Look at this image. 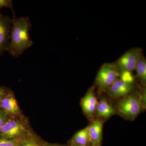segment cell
I'll return each instance as SVG.
<instances>
[{"label":"cell","mask_w":146,"mask_h":146,"mask_svg":"<svg viewBox=\"0 0 146 146\" xmlns=\"http://www.w3.org/2000/svg\"><path fill=\"white\" fill-rule=\"evenodd\" d=\"M9 119V117L5 112L0 110V129L8 121Z\"/></svg>","instance_id":"cell-19"},{"label":"cell","mask_w":146,"mask_h":146,"mask_svg":"<svg viewBox=\"0 0 146 146\" xmlns=\"http://www.w3.org/2000/svg\"><path fill=\"white\" fill-rule=\"evenodd\" d=\"M119 77V73L115 63H105L98 72L96 82L102 90H107Z\"/></svg>","instance_id":"cell-4"},{"label":"cell","mask_w":146,"mask_h":146,"mask_svg":"<svg viewBox=\"0 0 146 146\" xmlns=\"http://www.w3.org/2000/svg\"></svg>","instance_id":"cell-23"},{"label":"cell","mask_w":146,"mask_h":146,"mask_svg":"<svg viewBox=\"0 0 146 146\" xmlns=\"http://www.w3.org/2000/svg\"><path fill=\"white\" fill-rule=\"evenodd\" d=\"M137 77L141 84L145 86L146 84V59L143 54L141 56L140 60L135 69Z\"/></svg>","instance_id":"cell-14"},{"label":"cell","mask_w":146,"mask_h":146,"mask_svg":"<svg viewBox=\"0 0 146 146\" xmlns=\"http://www.w3.org/2000/svg\"><path fill=\"white\" fill-rule=\"evenodd\" d=\"M98 103L94 89H89L81 102L82 110L88 117L92 118L96 114Z\"/></svg>","instance_id":"cell-9"},{"label":"cell","mask_w":146,"mask_h":146,"mask_svg":"<svg viewBox=\"0 0 146 146\" xmlns=\"http://www.w3.org/2000/svg\"><path fill=\"white\" fill-rule=\"evenodd\" d=\"M68 146H91L89 127L77 131L68 142Z\"/></svg>","instance_id":"cell-11"},{"label":"cell","mask_w":146,"mask_h":146,"mask_svg":"<svg viewBox=\"0 0 146 146\" xmlns=\"http://www.w3.org/2000/svg\"><path fill=\"white\" fill-rule=\"evenodd\" d=\"M43 146H64L63 145H59L58 144L50 143L48 142L44 141L43 143Z\"/></svg>","instance_id":"cell-21"},{"label":"cell","mask_w":146,"mask_h":146,"mask_svg":"<svg viewBox=\"0 0 146 146\" xmlns=\"http://www.w3.org/2000/svg\"><path fill=\"white\" fill-rule=\"evenodd\" d=\"M116 112V109L107 100L102 99L98 102L96 111L98 117L106 119L115 115Z\"/></svg>","instance_id":"cell-12"},{"label":"cell","mask_w":146,"mask_h":146,"mask_svg":"<svg viewBox=\"0 0 146 146\" xmlns=\"http://www.w3.org/2000/svg\"><path fill=\"white\" fill-rule=\"evenodd\" d=\"M103 123L102 120L98 119L94 120L89 126L91 146L101 145Z\"/></svg>","instance_id":"cell-10"},{"label":"cell","mask_w":146,"mask_h":146,"mask_svg":"<svg viewBox=\"0 0 146 146\" xmlns=\"http://www.w3.org/2000/svg\"><path fill=\"white\" fill-rule=\"evenodd\" d=\"M0 110L5 112L9 118H18L24 115L11 91L3 100L0 104Z\"/></svg>","instance_id":"cell-6"},{"label":"cell","mask_w":146,"mask_h":146,"mask_svg":"<svg viewBox=\"0 0 146 146\" xmlns=\"http://www.w3.org/2000/svg\"><path fill=\"white\" fill-rule=\"evenodd\" d=\"M119 73V78L123 81L127 83L132 84L134 83V77L131 72L127 71H123Z\"/></svg>","instance_id":"cell-15"},{"label":"cell","mask_w":146,"mask_h":146,"mask_svg":"<svg viewBox=\"0 0 146 146\" xmlns=\"http://www.w3.org/2000/svg\"><path fill=\"white\" fill-rule=\"evenodd\" d=\"M4 7H8L14 13L13 7V1L11 0H0V11Z\"/></svg>","instance_id":"cell-17"},{"label":"cell","mask_w":146,"mask_h":146,"mask_svg":"<svg viewBox=\"0 0 146 146\" xmlns=\"http://www.w3.org/2000/svg\"><path fill=\"white\" fill-rule=\"evenodd\" d=\"M142 92L140 95V101L144 108L146 106V88L145 86L142 89Z\"/></svg>","instance_id":"cell-20"},{"label":"cell","mask_w":146,"mask_h":146,"mask_svg":"<svg viewBox=\"0 0 146 146\" xmlns=\"http://www.w3.org/2000/svg\"><path fill=\"white\" fill-rule=\"evenodd\" d=\"M12 23V19L0 11V56L7 51Z\"/></svg>","instance_id":"cell-7"},{"label":"cell","mask_w":146,"mask_h":146,"mask_svg":"<svg viewBox=\"0 0 146 146\" xmlns=\"http://www.w3.org/2000/svg\"><path fill=\"white\" fill-rule=\"evenodd\" d=\"M31 27L28 17L12 18L7 51L13 57H18L32 46L33 42L29 35Z\"/></svg>","instance_id":"cell-1"},{"label":"cell","mask_w":146,"mask_h":146,"mask_svg":"<svg viewBox=\"0 0 146 146\" xmlns=\"http://www.w3.org/2000/svg\"><path fill=\"white\" fill-rule=\"evenodd\" d=\"M33 131L29 118L25 115L21 117L9 118L0 129V138L7 140H21Z\"/></svg>","instance_id":"cell-2"},{"label":"cell","mask_w":146,"mask_h":146,"mask_svg":"<svg viewBox=\"0 0 146 146\" xmlns=\"http://www.w3.org/2000/svg\"><path fill=\"white\" fill-rule=\"evenodd\" d=\"M44 140L34 131L19 141L17 146H43Z\"/></svg>","instance_id":"cell-13"},{"label":"cell","mask_w":146,"mask_h":146,"mask_svg":"<svg viewBox=\"0 0 146 146\" xmlns=\"http://www.w3.org/2000/svg\"><path fill=\"white\" fill-rule=\"evenodd\" d=\"M11 91V89L7 87L0 86V104L3 100Z\"/></svg>","instance_id":"cell-18"},{"label":"cell","mask_w":146,"mask_h":146,"mask_svg":"<svg viewBox=\"0 0 146 146\" xmlns=\"http://www.w3.org/2000/svg\"><path fill=\"white\" fill-rule=\"evenodd\" d=\"M143 54L140 48H132L128 50L115 63L119 72L123 71L132 72Z\"/></svg>","instance_id":"cell-5"},{"label":"cell","mask_w":146,"mask_h":146,"mask_svg":"<svg viewBox=\"0 0 146 146\" xmlns=\"http://www.w3.org/2000/svg\"><path fill=\"white\" fill-rule=\"evenodd\" d=\"M135 86L134 83H127L118 78L107 89L108 94L112 98H123L133 92Z\"/></svg>","instance_id":"cell-8"},{"label":"cell","mask_w":146,"mask_h":146,"mask_svg":"<svg viewBox=\"0 0 146 146\" xmlns=\"http://www.w3.org/2000/svg\"><path fill=\"white\" fill-rule=\"evenodd\" d=\"M117 108L120 115L130 120L134 119L144 108L140 101V94L134 91L119 100Z\"/></svg>","instance_id":"cell-3"},{"label":"cell","mask_w":146,"mask_h":146,"mask_svg":"<svg viewBox=\"0 0 146 146\" xmlns=\"http://www.w3.org/2000/svg\"><path fill=\"white\" fill-rule=\"evenodd\" d=\"M21 140H7L0 138V146H17Z\"/></svg>","instance_id":"cell-16"},{"label":"cell","mask_w":146,"mask_h":146,"mask_svg":"<svg viewBox=\"0 0 146 146\" xmlns=\"http://www.w3.org/2000/svg\"><path fill=\"white\" fill-rule=\"evenodd\" d=\"M64 146H68V145H64Z\"/></svg>","instance_id":"cell-22"}]
</instances>
